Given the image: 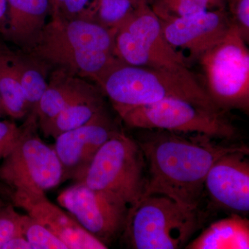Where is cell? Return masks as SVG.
<instances>
[{
    "instance_id": "obj_16",
    "label": "cell",
    "mask_w": 249,
    "mask_h": 249,
    "mask_svg": "<svg viewBox=\"0 0 249 249\" xmlns=\"http://www.w3.org/2000/svg\"><path fill=\"white\" fill-rule=\"evenodd\" d=\"M93 86L84 78L73 76L62 69H54L36 109L39 129L42 134L64 108Z\"/></svg>"
},
{
    "instance_id": "obj_32",
    "label": "cell",
    "mask_w": 249,
    "mask_h": 249,
    "mask_svg": "<svg viewBox=\"0 0 249 249\" xmlns=\"http://www.w3.org/2000/svg\"><path fill=\"white\" fill-rule=\"evenodd\" d=\"M6 116L4 111L0 109V117H2V116Z\"/></svg>"
},
{
    "instance_id": "obj_25",
    "label": "cell",
    "mask_w": 249,
    "mask_h": 249,
    "mask_svg": "<svg viewBox=\"0 0 249 249\" xmlns=\"http://www.w3.org/2000/svg\"><path fill=\"white\" fill-rule=\"evenodd\" d=\"M232 24L240 30L247 43L249 40V0H226Z\"/></svg>"
},
{
    "instance_id": "obj_7",
    "label": "cell",
    "mask_w": 249,
    "mask_h": 249,
    "mask_svg": "<svg viewBox=\"0 0 249 249\" xmlns=\"http://www.w3.org/2000/svg\"><path fill=\"white\" fill-rule=\"evenodd\" d=\"M225 114L208 110L184 100L166 98L129 108L119 115L129 128L200 134L230 142L237 139L239 132Z\"/></svg>"
},
{
    "instance_id": "obj_29",
    "label": "cell",
    "mask_w": 249,
    "mask_h": 249,
    "mask_svg": "<svg viewBox=\"0 0 249 249\" xmlns=\"http://www.w3.org/2000/svg\"><path fill=\"white\" fill-rule=\"evenodd\" d=\"M8 0H0V32L4 29L7 15Z\"/></svg>"
},
{
    "instance_id": "obj_11",
    "label": "cell",
    "mask_w": 249,
    "mask_h": 249,
    "mask_svg": "<svg viewBox=\"0 0 249 249\" xmlns=\"http://www.w3.org/2000/svg\"><path fill=\"white\" fill-rule=\"evenodd\" d=\"M120 131L106 110L83 125L57 136L53 147L63 170V181L79 178L100 148Z\"/></svg>"
},
{
    "instance_id": "obj_18",
    "label": "cell",
    "mask_w": 249,
    "mask_h": 249,
    "mask_svg": "<svg viewBox=\"0 0 249 249\" xmlns=\"http://www.w3.org/2000/svg\"><path fill=\"white\" fill-rule=\"evenodd\" d=\"M103 96L100 88L94 85L64 108L49 124L44 135L55 139L59 134L83 125L107 110Z\"/></svg>"
},
{
    "instance_id": "obj_26",
    "label": "cell",
    "mask_w": 249,
    "mask_h": 249,
    "mask_svg": "<svg viewBox=\"0 0 249 249\" xmlns=\"http://www.w3.org/2000/svg\"><path fill=\"white\" fill-rule=\"evenodd\" d=\"M20 129L14 121H0V161L14 145Z\"/></svg>"
},
{
    "instance_id": "obj_3",
    "label": "cell",
    "mask_w": 249,
    "mask_h": 249,
    "mask_svg": "<svg viewBox=\"0 0 249 249\" xmlns=\"http://www.w3.org/2000/svg\"><path fill=\"white\" fill-rule=\"evenodd\" d=\"M203 220L199 209H186L163 195H150L129 208L121 237L128 249L185 248Z\"/></svg>"
},
{
    "instance_id": "obj_4",
    "label": "cell",
    "mask_w": 249,
    "mask_h": 249,
    "mask_svg": "<svg viewBox=\"0 0 249 249\" xmlns=\"http://www.w3.org/2000/svg\"><path fill=\"white\" fill-rule=\"evenodd\" d=\"M21 126L14 145L0 163V193L9 201L24 194H46L63 182V170L53 146L38 134L36 111Z\"/></svg>"
},
{
    "instance_id": "obj_12",
    "label": "cell",
    "mask_w": 249,
    "mask_h": 249,
    "mask_svg": "<svg viewBox=\"0 0 249 249\" xmlns=\"http://www.w3.org/2000/svg\"><path fill=\"white\" fill-rule=\"evenodd\" d=\"M249 147L228 152L211 166L204 193L214 207L245 215L249 212Z\"/></svg>"
},
{
    "instance_id": "obj_13",
    "label": "cell",
    "mask_w": 249,
    "mask_h": 249,
    "mask_svg": "<svg viewBox=\"0 0 249 249\" xmlns=\"http://www.w3.org/2000/svg\"><path fill=\"white\" fill-rule=\"evenodd\" d=\"M163 35L174 48L186 49L199 59L224 38L232 26L227 9L160 20Z\"/></svg>"
},
{
    "instance_id": "obj_6",
    "label": "cell",
    "mask_w": 249,
    "mask_h": 249,
    "mask_svg": "<svg viewBox=\"0 0 249 249\" xmlns=\"http://www.w3.org/2000/svg\"><path fill=\"white\" fill-rule=\"evenodd\" d=\"M206 77V91L223 112L249 109V51L232 24L222 41L198 59Z\"/></svg>"
},
{
    "instance_id": "obj_15",
    "label": "cell",
    "mask_w": 249,
    "mask_h": 249,
    "mask_svg": "<svg viewBox=\"0 0 249 249\" xmlns=\"http://www.w3.org/2000/svg\"><path fill=\"white\" fill-rule=\"evenodd\" d=\"M51 12L50 0H8L6 23L0 33L5 40L29 52L40 38Z\"/></svg>"
},
{
    "instance_id": "obj_5",
    "label": "cell",
    "mask_w": 249,
    "mask_h": 249,
    "mask_svg": "<svg viewBox=\"0 0 249 249\" xmlns=\"http://www.w3.org/2000/svg\"><path fill=\"white\" fill-rule=\"evenodd\" d=\"M75 182L111 193L129 207L143 196L147 183L145 158L137 141L120 131L107 141Z\"/></svg>"
},
{
    "instance_id": "obj_14",
    "label": "cell",
    "mask_w": 249,
    "mask_h": 249,
    "mask_svg": "<svg viewBox=\"0 0 249 249\" xmlns=\"http://www.w3.org/2000/svg\"><path fill=\"white\" fill-rule=\"evenodd\" d=\"M9 201L53 232L68 249H108L83 229L61 206L49 201L46 194L19 195L13 196Z\"/></svg>"
},
{
    "instance_id": "obj_2",
    "label": "cell",
    "mask_w": 249,
    "mask_h": 249,
    "mask_svg": "<svg viewBox=\"0 0 249 249\" xmlns=\"http://www.w3.org/2000/svg\"><path fill=\"white\" fill-rule=\"evenodd\" d=\"M94 82L118 114L166 98L184 100L208 110L223 112L188 67L151 68L129 65L119 58Z\"/></svg>"
},
{
    "instance_id": "obj_27",
    "label": "cell",
    "mask_w": 249,
    "mask_h": 249,
    "mask_svg": "<svg viewBox=\"0 0 249 249\" xmlns=\"http://www.w3.org/2000/svg\"><path fill=\"white\" fill-rule=\"evenodd\" d=\"M89 0H52V12L58 13L62 17H78L85 11Z\"/></svg>"
},
{
    "instance_id": "obj_17",
    "label": "cell",
    "mask_w": 249,
    "mask_h": 249,
    "mask_svg": "<svg viewBox=\"0 0 249 249\" xmlns=\"http://www.w3.org/2000/svg\"><path fill=\"white\" fill-rule=\"evenodd\" d=\"M185 249H249V219L231 213L210 224L197 237L192 239Z\"/></svg>"
},
{
    "instance_id": "obj_19",
    "label": "cell",
    "mask_w": 249,
    "mask_h": 249,
    "mask_svg": "<svg viewBox=\"0 0 249 249\" xmlns=\"http://www.w3.org/2000/svg\"><path fill=\"white\" fill-rule=\"evenodd\" d=\"M8 57L22 87L30 112L36 111L39 101L48 86L51 67L32 54L7 47Z\"/></svg>"
},
{
    "instance_id": "obj_24",
    "label": "cell",
    "mask_w": 249,
    "mask_h": 249,
    "mask_svg": "<svg viewBox=\"0 0 249 249\" xmlns=\"http://www.w3.org/2000/svg\"><path fill=\"white\" fill-rule=\"evenodd\" d=\"M22 218L14 205L0 197V249L11 239L22 235Z\"/></svg>"
},
{
    "instance_id": "obj_9",
    "label": "cell",
    "mask_w": 249,
    "mask_h": 249,
    "mask_svg": "<svg viewBox=\"0 0 249 249\" xmlns=\"http://www.w3.org/2000/svg\"><path fill=\"white\" fill-rule=\"evenodd\" d=\"M116 52L121 60L157 69L187 67L182 54L165 39L160 18L147 4L137 5L118 27Z\"/></svg>"
},
{
    "instance_id": "obj_21",
    "label": "cell",
    "mask_w": 249,
    "mask_h": 249,
    "mask_svg": "<svg viewBox=\"0 0 249 249\" xmlns=\"http://www.w3.org/2000/svg\"><path fill=\"white\" fill-rule=\"evenodd\" d=\"M150 6L160 20L227 9L226 0H155Z\"/></svg>"
},
{
    "instance_id": "obj_10",
    "label": "cell",
    "mask_w": 249,
    "mask_h": 249,
    "mask_svg": "<svg viewBox=\"0 0 249 249\" xmlns=\"http://www.w3.org/2000/svg\"><path fill=\"white\" fill-rule=\"evenodd\" d=\"M59 206L108 247L121 237L129 206L119 196L75 182L57 196Z\"/></svg>"
},
{
    "instance_id": "obj_28",
    "label": "cell",
    "mask_w": 249,
    "mask_h": 249,
    "mask_svg": "<svg viewBox=\"0 0 249 249\" xmlns=\"http://www.w3.org/2000/svg\"><path fill=\"white\" fill-rule=\"evenodd\" d=\"M2 249H33L32 246L23 235H18L8 241Z\"/></svg>"
},
{
    "instance_id": "obj_23",
    "label": "cell",
    "mask_w": 249,
    "mask_h": 249,
    "mask_svg": "<svg viewBox=\"0 0 249 249\" xmlns=\"http://www.w3.org/2000/svg\"><path fill=\"white\" fill-rule=\"evenodd\" d=\"M22 235L29 241L33 249H68L53 232L27 214H23Z\"/></svg>"
},
{
    "instance_id": "obj_1",
    "label": "cell",
    "mask_w": 249,
    "mask_h": 249,
    "mask_svg": "<svg viewBox=\"0 0 249 249\" xmlns=\"http://www.w3.org/2000/svg\"><path fill=\"white\" fill-rule=\"evenodd\" d=\"M137 130L134 139L146 163L143 196L163 195L193 210L199 209L205 178L214 162L245 145L219 142L200 134L157 129Z\"/></svg>"
},
{
    "instance_id": "obj_31",
    "label": "cell",
    "mask_w": 249,
    "mask_h": 249,
    "mask_svg": "<svg viewBox=\"0 0 249 249\" xmlns=\"http://www.w3.org/2000/svg\"><path fill=\"white\" fill-rule=\"evenodd\" d=\"M101 0H93V4H92V8L93 9V8L95 7V6H96V5H97L98 4V3L100 2V1H101Z\"/></svg>"
},
{
    "instance_id": "obj_33",
    "label": "cell",
    "mask_w": 249,
    "mask_h": 249,
    "mask_svg": "<svg viewBox=\"0 0 249 249\" xmlns=\"http://www.w3.org/2000/svg\"><path fill=\"white\" fill-rule=\"evenodd\" d=\"M50 1H51V4H52V0H50Z\"/></svg>"
},
{
    "instance_id": "obj_20",
    "label": "cell",
    "mask_w": 249,
    "mask_h": 249,
    "mask_svg": "<svg viewBox=\"0 0 249 249\" xmlns=\"http://www.w3.org/2000/svg\"><path fill=\"white\" fill-rule=\"evenodd\" d=\"M0 98L6 116L14 120L30 113L22 87L8 57L7 45L0 42Z\"/></svg>"
},
{
    "instance_id": "obj_22",
    "label": "cell",
    "mask_w": 249,
    "mask_h": 249,
    "mask_svg": "<svg viewBox=\"0 0 249 249\" xmlns=\"http://www.w3.org/2000/svg\"><path fill=\"white\" fill-rule=\"evenodd\" d=\"M133 9L130 0H101L88 12L103 25L118 29Z\"/></svg>"
},
{
    "instance_id": "obj_30",
    "label": "cell",
    "mask_w": 249,
    "mask_h": 249,
    "mask_svg": "<svg viewBox=\"0 0 249 249\" xmlns=\"http://www.w3.org/2000/svg\"><path fill=\"white\" fill-rule=\"evenodd\" d=\"M131 2H132V6L133 7H135L137 5L140 4H147L148 5H151L152 2H153L155 0H130Z\"/></svg>"
},
{
    "instance_id": "obj_8",
    "label": "cell",
    "mask_w": 249,
    "mask_h": 249,
    "mask_svg": "<svg viewBox=\"0 0 249 249\" xmlns=\"http://www.w3.org/2000/svg\"><path fill=\"white\" fill-rule=\"evenodd\" d=\"M37 43L27 53L47 64L76 56L88 52L114 54L117 28L107 27L83 14L73 18L52 12ZM118 56V55H117Z\"/></svg>"
}]
</instances>
